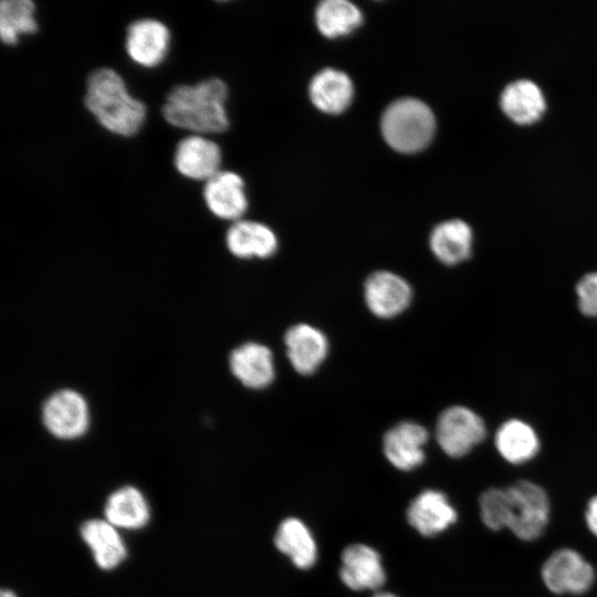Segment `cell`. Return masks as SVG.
<instances>
[{
  "mask_svg": "<svg viewBox=\"0 0 597 597\" xmlns=\"http://www.w3.org/2000/svg\"><path fill=\"white\" fill-rule=\"evenodd\" d=\"M228 85L219 77L174 86L161 105L164 119L191 134H220L228 129Z\"/></svg>",
  "mask_w": 597,
  "mask_h": 597,
  "instance_id": "6da1fadb",
  "label": "cell"
},
{
  "mask_svg": "<svg viewBox=\"0 0 597 597\" xmlns=\"http://www.w3.org/2000/svg\"><path fill=\"white\" fill-rule=\"evenodd\" d=\"M84 106L105 130L121 137L137 135L147 117L144 102L129 93L116 70L107 66L88 74Z\"/></svg>",
  "mask_w": 597,
  "mask_h": 597,
  "instance_id": "7a4b0ae2",
  "label": "cell"
},
{
  "mask_svg": "<svg viewBox=\"0 0 597 597\" xmlns=\"http://www.w3.org/2000/svg\"><path fill=\"white\" fill-rule=\"evenodd\" d=\"M385 142L396 151L413 154L426 148L433 138L436 119L430 107L413 97L392 102L380 122Z\"/></svg>",
  "mask_w": 597,
  "mask_h": 597,
  "instance_id": "3957f363",
  "label": "cell"
},
{
  "mask_svg": "<svg viewBox=\"0 0 597 597\" xmlns=\"http://www.w3.org/2000/svg\"><path fill=\"white\" fill-rule=\"evenodd\" d=\"M511 501L510 530L519 540L532 542L546 530L551 503L547 492L540 484L521 480L506 488Z\"/></svg>",
  "mask_w": 597,
  "mask_h": 597,
  "instance_id": "277c9868",
  "label": "cell"
},
{
  "mask_svg": "<svg viewBox=\"0 0 597 597\" xmlns=\"http://www.w3.org/2000/svg\"><path fill=\"white\" fill-rule=\"evenodd\" d=\"M541 578L545 587L555 595L580 596L594 586L596 572L578 551L563 547L545 559Z\"/></svg>",
  "mask_w": 597,
  "mask_h": 597,
  "instance_id": "5b68a950",
  "label": "cell"
},
{
  "mask_svg": "<svg viewBox=\"0 0 597 597\" xmlns=\"http://www.w3.org/2000/svg\"><path fill=\"white\" fill-rule=\"evenodd\" d=\"M486 437L484 420L465 406H451L438 417L436 440L451 458H462L483 442Z\"/></svg>",
  "mask_w": 597,
  "mask_h": 597,
  "instance_id": "8992f818",
  "label": "cell"
},
{
  "mask_svg": "<svg viewBox=\"0 0 597 597\" xmlns=\"http://www.w3.org/2000/svg\"><path fill=\"white\" fill-rule=\"evenodd\" d=\"M42 421L53 437L77 439L85 434L90 426L88 405L76 390H57L44 401Z\"/></svg>",
  "mask_w": 597,
  "mask_h": 597,
  "instance_id": "52a82bcc",
  "label": "cell"
},
{
  "mask_svg": "<svg viewBox=\"0 0 597 597\" xmlns=\"http://www.w3.org/2000/svg\"><path fill=\"white\" fill-rule=\"evenodd\" d=\"M170 42L171 34L164 22L154 18H140L128 24L124 46L127 56L136 65L154 69L166 60Z\"/></svg>",
  "mask_w": 597,
  "mask_h": 597,
  "instance_id": "ba28073f",
  "label": "cell"
},
{
  "mask_svg": "<svg viewBox=\"0 0 597 597\" xmlns=\"http://www.w3.org/2000/svg\"><path fill=\"white\" fill-rule=\"evenodd\" d=\"M172 163L182 177L206 182L221 170L222 151L205 135L190 134L177 143Z\"/></svg>",
  "mask_w": 597,
  "mask_h": 597,
  "instance_id": "9c48e42d",
  "label": "cell"
},
{
  "mask_svg": "<svg viewBox=\"0 0 597 597\" xmlns=\"http://www.w3.org/2000/svg\"><path fill=\"white\" fill-rule=\"evenodd\" d=\"M364 298L375 316L392 318L408 308L412 289L402 276L390 271H377L365 281Z\"/></svg>",
  "mask_w": 597,
  "mask_h": 597,
  "instance_id": "30bf717a",
  "label": "cell"
},
{
  "mask_svg": "<svg viewBox=\"0 0 597 597\" xmlns=\"http://www.w3.org/2000/svg\"><path fill=\"white\" fill-rule=\"evenodd\" d=\"M242 177L230 170H220L205 182L202 199L207 209L217 218L241 220L248 209V197Z\"/></svg>",
  "mask_w": 597,
  "mask_h": 597,
  "instance_id": "8fae6325",
  "label": "cell"
},
{
  "mask_svg": "<svg viewBox=\"0 0 597 597\" xmlns=\"http://www.w3.org/2000/svg\"><path fill=\"white\" fill-rule=\"evenodd\" d=\"M428 440L429 432L423 426L415 421H401L385 433L383 449L395 468L409 471L423 463Z\"/></svg>",
  "mask_w": 597,
  "mask_h": 597,
  "instance_id": "7c38bea8",
  "label": "cell"
},
{
  "mask_svg": "<svg viewBox=\"0 0 597 597\" xmlns=\"http://www.w3.org/2000/svg\"><path fill=\"white\" fill-rule=\"evenodd\" d=\"M286 356L301 375L315 373L328 354V339L317 327L300 323L291 326L285 335Z\"/></svg>",
  "mask_w": 597,
  "mask_h": 597,
  "instance_id": "4fadbf2b",
  "label": "cell"
},
{
  "mask_svg": "<svg viewBox=\"0 0 597 597\" xmlns=\"http://www.w3.org/2000/svg\"><path fill=\"white\" fill-rule=\"evenodd\" d=\"M458 513L448 496L438 490L418 494L407 509L408 523L422 536H436L455 523Z\"/></svg>",
  "mask_w": 597,
  "mask_h": 597,
  "instance_id": "5bb4252c",
  "label": "cell"
},
{
  "mask_svg": "<svg viewBox=\"0 0 597 597\" xmlns=\"http://www.w3.org/2000/svg\"><path fill=\"white\" fill-rule=\"evenodd\" d=\"M233 376L250 389H263L275 378L271 349L260 343L248 342L234 348L229 357Z\"/></svg>",
  "mask_w": 597,
  "mask_h": 597,
  "instance_id": "9a60e30c",
  "label": "cell"
},
{
  "mask_svg": "<svg viewBox=\"0 0 597 597\" xmlns=\"http://www.w3.org/2000/svg\"><path fill=\"white\" fill-rule=\"evenodd\" d=\"M339 576L353 590L377 589L386 579L380 555L365 544H353L343 551Z\"/></svg>",
  "mask_w": 597,
  "mask_h": 597,
  "instance_id": "2e32d148",
  "label": "cell"
},
{
  "mask_svg": "<svg viewBox=\"0 0 597 597\" xmlns=\"http://www.w3.org/2000/svg\"><path fill=\"white\" fill-rule=\"evenodd\" d=\"M80 535L90 548L95 564L103 570L118 567L127 556L119 530L105 519H90L80 527Z\"/></svg>",
  "mask_w": 597,
  "mask_h": 597,
  "instance_id": "e0dca14e",
  "label": "cell"
},
{
  "mask_svg": "<svg viewBox=\"0 0 597 597\" xmlns=\"http://www.w3.org/2000/svg\"><path fill=\"white\" fill-rule=\"evenodd\" d=\"M226 245L240 259H266L276 252L279 243L274 231L264 223L238 220L226 233Z\"/></svg>",
  "mask_w": 597,
  "mask_h": 597,
  "instance_id": "ac0fdd59",
  "label": "cell"
},
{
  "mask_svg": "<svg viewBox=\"0 0 597 597\" xmlns=\"http://www.w3.org/2000/svg\"><path fill=\"white\" fill-rule=\"evenodd\" d=\"M105 520L118 530L136 531L150 520V507L143 492L133 485L112 492L104 505Z\"/></svg>",
  "mask_w": 597,
  "mask_h": 597,
  "instance_id": "d6986e66",
  "label": "cell"
},
{
  "mask_svg": "<svg viewBox=\"0 0 597 597\" xmlns=\"http://www.w3.org/2000/svg\"><path fill=\"white\" fill-rule=\"evenodd\" d=\"M496 451L511 464H523L534 459L541 448L535 429L519 418L505 420L494 436Z\"/></svg>",
  "mask_w": 597,
  "mask_h": 597,
  "instance_id": "ffe728a7",
  "label": "cell"
},
{
  "mask_svg": "<svg viewBox=\"0 0 597 597\" xmlns=\"http://www.w3.org/2000/svg\"><path fill=\"white\" fill-rule=\"evenodd\" d=\"M308 94L316 108L326 114H339L352 103L354 85L350 77L336 69H324L311 81Z\"/></svg>",
  "mask_w": 597,
  "mask_h": 597,
  "instance_id": "44dd1931",
  "label": "cell"
},
{
  "mask_svg": "<svg viewBox=\"0 0 597 597\" xmlns=\"http://www.w3.org/2000/svg\"><path fill=\"white\" fill-rule=\"evenodd\" d=\"M500 106L510 119L527 125L541 118L545 112L546 102L536 83L521 78L504 87L500 96Z\"/></svg>",
  "mask_w": 597,
  "mask_h": 597,
  "instance_id": "7402d4cb",
  "label": "cell"
},
{
  "mask_svg": "<svg viewBox=\"0 0 597 597\" xmlns=\"http://www.w3.org/2000/svg\"><path fill=\"white\" fill-rule=\"evenodd\" d=\"M473 233L463 220L451 219L437 224L429 237L433 255L446 265L468 260L472 252Z\"/></svg>",
  "mask_w": 597,
  "mask_h": 597,
  "instance_id": "603a6c76",
  "label": "cell"
},
{
  "mask_svg": "<svg viewBox=\"0 0 597 597\" xmlns=\"http://www.w3.org/2000/svg\"><path fill=\"white\" fill-rule=\"evenodd\" d=\"M277 549L301 568H311L317 558V546L310 528L298 519L281 522L274 536Z\"/></svg>",
  "mask_w": 597,
  "mask_h": 597,
  "instance_id": "cb8c5ba5",
  "label": "cell"
},
{
  "mask_svg": "<svg viewBox=\"0 0 597 597\" xmlns=\"http://www.w3.org/2000/svg\"><path fill=\"white\" fill-rule=\"evenodd\" d=\"M315 22L324 36L336 39L357 29L363 22V14L353 2L324 0L315 10Z\"/></svg>",
  "mask_w": 597,
  "mask_h": 597,
  "instance_id": "d4e9b609",
  "label": "cell"
},
{
  "mask_svg": "<svg viewBox=\"0 0 597 597\" xmlns=\"http://www.w3.org/2000/svg\"><path fill=\"white\" fill-rule=\"evenodd\" d=\"M36 7L31 0H2L0 2V38L6 45H15L23 35L39 31Z\"/></svg>",
  "mask_w": 597,
  "mask_h": 597,
  "instance_id": "484cf974",
  "label": "cell"
},
{
  "mask_svg": "<svg viewBox=\"0 0 597 597\" xmlns=\"http://www.w3.org/2000/svg\"><path fill=\"white\" fill-rule=\"evenodd\" d=\"M482 523L491 531L509 528L511 522V501L506 489L489 488L479 498Z\"/></svg>",
  "mask_w": 597,
  "mask_h": 597,
  "instance_id": "4316f807",
  "label": "cell"
},
{
  "mask_svg": "<svg viewBox=\"0 0 597 597\" xmlns=\"http://www.w3.org/2000/svg\"><path fill=\"white\" fill-rule=\"evenodd\" d=\"M575 291L579 311L585 316L597 318V271L585 274Z\"/></svg>",
  "mask_w": 597,
  "mask_h": 597,
  "instance_id": "83f0119b",
  "label": "cell"
},
{
  "mask_svg": "<svg viewBox=\"0 0 597 597\" xmlns=\"http://www.w3.org/2000/svg\"><path fill=\"white\" fill-rule=\"evenodd\" d=\"M585 523L588 531L597 537V494L587 502L585 510Z\"/></svg>",
  "mask_w": 597,
  "mask_h": 597,
  "instance_id": "f1b7e54d",
  "label": "cell"
},
{
  "mask_svg": "<svg viewBox=\"0 0 597 597\" xmlns=\"http://www.w3.org/2000/svg\"><path fill=\"white\" fill-rule=\"evenodd\" d=\"M0 597H18L17 594L11 589H2Z\"/></svg>",
  "mask_w": 597,
  "mask_h": 597,
  "instance_id": "f546056e",
  "label": "cell"
},
{
  "mask_svg": "<svg viewBox=\"0 0 597 597\" xmlns=\"http://www.w3.org/2000/svg\"><path fill=\"white\" fill-rule=\"evenodd\" d=\"M373 597H397V596L394 595L392 593L378 591V593L375 594Z\"/></svg>",
  "mask_w": 597,
  "mask_h": 597,
  "instance_id": "4dcf8cb0",
  "label": "cell"
}]
</instances>
